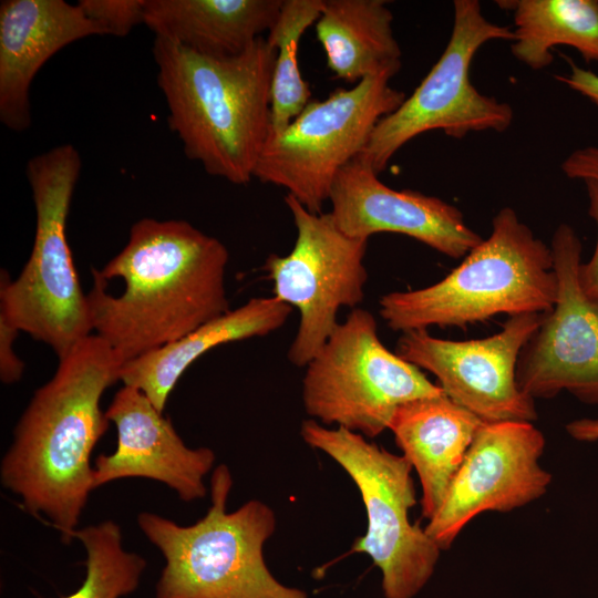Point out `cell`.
<instances>
[{
	"instance_id": "1",
	"label": "cell",
	"mask_w": 598,
	"mask_h": 598,
	"mask_svg": "<svg viewBox=\"0 0 598 598\" xmlns=\"http://www.w3.org/2000/svg\"><path fill=\"white\" fill-rule=\"evenodd\" d=\"M226 246L182 219L145 217L86 292L93 333L124 362L174 342L229 308Z\"/></svg>"
},
{
	"instance_id": "2",
	"label": "cell",
	"mask_w": 598,
	"mask_h": 598,
	"mask_svg": "<svg viewBox=\"0 0 598 598\" xmlns=\"http://www.w3.org/2000/svg\"><path fill=\"white\" fill-rule=\"evenodd\" d=\"M123 364L94 333L78 342L33 393L1 461L2 486L25 511L45 516L64 543L95 489L91 454L110 422L101 399L120 381Z\"/></svg>"
},
{
	"instance_id": "3",
	"label": "cell",
	"mask_w": 598,
	"mask_h": 598,
	"mask_svg": "<svg viewBox=\"0 0 598 598\" xmlns=\"http://www.w3.org/2000/svg\"><path fill=\"white\" fill-rule=\"evenodd\" d=\"M276 54L262 37L230 56L206 55L155 38L153 56L169 128L186 156L207 174L236 185L254 178L269 135Z\"/></svg>"
},
{
	"instance_id": "4",
	"label": "cell",
	"mask_w": 598,
	"mask_h": 598,
	"mask_svg": "<svg viewBox=\"0 0 598 598\" xmlns=\"http://www.w3.org/2000/svg\"><path fill=\"white\" fill-rule=\"evenodd\" d=\"M557 277L550 246L511 207L493 218L491 235L440 281L392 291L379 300L385 324L401 333L466 327L497 315L545 313L555 305Z\"/></svg>"
},
{
	"instance_id": "5",
	"label": "cell",
	"mask_w": 598,
	"mask_h": 598,
	"mask_svg": "<svg viewBox=\"0 0 598 598\" xmlns=\"http://www.w3.org/2000/svg\"><path fill=\"white\" fill-rule=\"evenodd\" d=\"M231 486L229 468L217 466L210 506L188 526L151 512L137 515L140 529L164 559L154 598H309L278 581L265 561V544L276 529L271 507L251 499L228 512Z\"/></svg>"
},
{
	"instance_id": "6",
	"label": "cell",
	"mask_w": 598,
	"mask_h": 598,
	"mask_svg": "<svg viewBox=\"0 0 598 598\" xmlns=\"http://www.w3.org/2000/svg\"><path fill=\"white\" fill-rule=\"evenodd\" d=\"M82 161L71 144L33 156L27 177L35 207V235L20 275L0 276V312L20 331L51 347L58 359L93 334L66 239V220Z\"/></svg>"
},
{
	"instance_id": "7",
	"label": "cell",
	"mask_w": 598,
	"mask_h": 598,
	"mask_svg": "<svg viewBox=\"0 0 598 598\" xmlns=\"http://www.w3.org/2000/svg\"><path fill=\"white\" fill-rule=\"evenodd\" d=\"M300 434L307 445L337 462L360 492L368 526L350 553L367 554L381 570L385 598H414L432 577L442 550L425 528L410 520L417 503L411 464L359 433L312 419L302 422Z\"/></svg>"
},
{
	"instance_id": "8",
	"label": "cell",
	"mask_w": 598,
	"mask_h": 598,
	"mask_svg": "<svg viewBox=\"0 0 598 598\" xmlns=\"http://www.w3.org/2000/svg\"><path fill=\"white\" fill-rule=\"evenodd\" d=\"M302 403L319 423L373 439L402 404L445 394L380 340L374 316L354 308L305 367Z\"/></svg>"
},
{
	"instance_id": "9",
	"label": "cell",
	"mask_w": 598,
	"mask_h": 598,
	"mask_svg": "<svg viewBox=\"0 0 598 598\" xmlns=\"http://www.w3.org/2000/svg\"><path fill=\"white\" fill-rule=\"evenodd\" d=\"M393 76H367L326 100L310 101L283 131L268 135L254 177L321 214L339 172L363 152L378 122L405 100L390 85Z\"/></svg>"
},
{
	"instance_id": "10",
	"label": "cell",
	"mask_w": 598,
	"mask_h": 598,
	"mask_svg": "<svg viewBox=\"0 0 598 598\" xmlns=\"http://www.w3.org/2000/svg\"><path fill=\"white\" fill-rule=\"evenodd\" d=\"M450 40L420 85L375 125L358 156L378 175L408 142L430 131L453 138L471 132L506 131L514 111L506 102L482 94L470 80L472 61L482 45L514 39L513 30L488 21L477 0H455Z\"/></svg>"
},
{
	"instance_id": "11",
	"label": "cell",
	"mask_w": 598,
	"mask_h": 598,
	"mask_svg": "<svg viewBox=\"0 0 598 598\" xmlns=\"http://www.w3.org/2000/svg\"><path fill=\"white\" fill-rule=\"evenodd\" d=\"M285 203L297 231L295 245L286 256L270 254L262 270L274 297L299 312L288 360L306 367L339 324V310L363 301L368 240L346 235L330 213H311L291 195Z\"/></svg>"
},
{
	"instance_id": "12",
	"label": "cell",
	"mask_w": 598,
	"mask_h": 598,
	"mask_svg": "<svg viewBox=\"0 0 598 598\" xmlns=\"http://www.w3.org/2000/svg\"><path fill=\"white\" fill-rule=\"evenodd\" d=\"M544 313L511 316L502 329L482 339L455 341L427 330L403 332L395 352L432 373L452 401L483 422L537 420L535 400L519 388V354Z\"/></svg>"
},
{
	"instance_id": "13",
	"label": "cell",
	"mask_w": 598,
	"mask_h": 598,
	"mask_svg": "<svg viewBox=\"0 0 598 598\" xmlns=\"http://www.w3.org/2000/svg\"><path fill=\"white\" fill-rule=\"evenodd\" d=\"M550 248L557 297L519 354L517 383L534 400L566 391L598 405V301L579 285L582 245L575 229L561 224Z\"/></svg>"
},
{
	"instance_id": "14",
	"label": "cell",
	"mask_w": 598,
	"mask_h": 598,
	"mask_svg": "<svg viewBox=\"0 0 598 598\" xmlns=\"http://www.w3.org/2000/svg\"><path fill=\"white\" fill-rule=\"evenodd\" d=\"M545 436L533 422H483L425 532L441 550L485 512L508 513L543 497L551 474L540 465Z\"/></svg>"
},
{
	"instance_id": "15",
	"label": "cell",
	"mask_w": 598,
	"mask_h": 598,
	"mask_svg": "<svg viewBox=\"0 0 598 598\" xmlns=\"http://www.w3.org/2000/svg\"><path fill=\"white\" fill-rule=\"evenodd\" d=\"M329 202L334 223L352 238L395 233L452 258L466 256L483 240L457 207L417 190L386 186L358 156L337 175Z\"/></svg>"
},
{
	"instance_id": "16",
	"label": "cell",
	"mask_w": 598,
	"mask_h": 598,
	"mask_svg": "<svg viewBox=\"0 0 598 598\" xmlns=\"http://www.w3.org/2000/svg\"><path fill=\"white\" fill-rule=\"evenodd\" d=\"M116 427V448L93 464L94 488L142 477L165 484L184 502L204 498V482L216 455L208 447H188L168 417L138 389L123 385L105 411Z\"/></svg>"
},
{
	"instance_id": "17",
	"label": "cell",
	"mask_w": 598,
	"mask_h": 598,
	"mask_svg": "<svg viewBox=\"0 0 598 598\" xmlns=\"http://www.w3.org/2000/svg\"><path fill=\"white\" fill-rule=\"evenodd\" d=\"M104 35L80 6L63 0H4L0 4V122L13 132L31 125L30 87L64 47Z\"/></svg>"
},
{
	"instance_id": "18",
	"label": "cell",
	"mask_w": 598,
	"mask_h": 598,
	"mask_svg": "<svg viewBox=\"0 0 598 598\" xmlns=\"http://www.w3.org/2000/svg\"><path fill=\"white\" fill-rule=\"evenodd\" d=\"M483 421L445 394L398 408L389 430L422 489L421 513L431 519L443 503Z\"/></svg>"
},
{
	"instance_id": "19",
	"label": "cell",
	"mask_w": 598,
	"mask_h": 598,
	"mask_svg": "<svg viewBox=\"0 0 598 598\" xmlns=\"http://www.w3.org/2000/svg\"><path fill=\"white\" fill-rule=\"evenodd\" d=\"M292 310L274 296L250 298L181 339L124 362L120 381L142 391L164 413L171 392L194 361L220 344L278 330Z\"/></svg>"
},
{
	"instance_id": "20",
	"label": "cell",
	"mask_w": 598,
	"mask_h": 598,
	"mask_svg": "<svg viewBox=\"0 0 598 598\" xmlns=\"http://www.w3.org/2000/svg\"><path fill=\"white\" fill-rule=\"evenodd\" d=\"M283 0H146L144 24L163 39L197 53L244 52L276 22Z\"/></svg>"
},
{
	"instance_id": "21",
	"label": "cell",
	"mask_w": 598,
	"mask_h": 598,
	"mask_svg": "<svg viewBox=\"0 0 598 598\" xmlns=\"http://www.w3.org/2000/svg\"><path fill=\"white\" fill-rule=\"evenodd\" d=\"M383 0H324L316 35L337 78L359 82L401 68L393 14Z\"/></svg>"
},
{
	"instance_id": "22",
	"label": "cell",
	"mask_w": 598,
	"mask_h": 598,
	"mask_svg": "<svg viewBox=\"0 0 598 598\" xmlns=\"http://www.w3.org/2000/svg\"><path fill=\"white\" fill-rule=\"evenodd\" d=\"M513 55L533 70L548 66L556 45L576 49L585 61H598L597 0H517Z\"/></svg>"
},
{
	"instance_id": "23",
	"label": "cell",
	"mask_w": 598,
	"mask_h": 598,
	"mask_svg": "<svg viewBox=\"0 0 598 598\" xmlns=\"http://www.w3.org/2000/svg\"><path fill=\"white\" fill-rule=\"evenodd\" d=\"M324 0H283L280 13L268 31L276 49L270 90L269 135L283 131L310 102L311 92L298 64L299 42L305 31L320 18Z\"/></svg>"
},
{
	"instance_id": "24",
	"label": "cell",
	"mask_w": 598,
	"mask_h": 598,
	"mask_svg": "<svg viewBox=\"0 0 598 598\" xmlns=\"http://www.w3.org/2000/svg\"><path fill=\"white\" fill-rule=\"evenodd\" d=\"M85 550V575L80 587L63 598H124L141 584L147 563L123 545L122 529L107 519L72 533Z\"/></svg>"
},
{
	"instance_id": "25",
	"label": "cell",
	"mask_w": 598,
	"mask_h": 598,
	"mask_svg": "<svg viewBox=\"0 0 598 598\" xmlns=\"http://www.w3.org/2000/svg\"><path fill=\"white\" fill-rule=\"evenodd\" d=\"M146 0H80L83 13L103 31L104 35L125 37L144 22Z\"/></svg>"
},
{
	"instance_id": "26",
	"label": "cell",
	"mask_w": 598,
	"mask_h": 598,
	"mask_svg": "<svg viewBox=\"0 0 598 598\" xmlns=\"http://www.w3.org/2000/svg\"><path fill=\"white\" fill-rule=\"evenodd\" d=\"M18 329L2 312H0V380L6 384L18 382L24 371V362L14 351Z\"/></svg>"
},
{
	"instance_id": "27",
	"label": "cell",
	"mask_w": 598,
	"mask_h": 598,
	"mask_svg": "<svg viewBox=\"0 0 598 598\" xmlns=\"http://www.w3.org/2000/svg\"><path fill=\"white\" fill-rule=\"evenodd\" d=\"M585 185L589 200L588 214L597 226V240L590 259L579 266L578 279L584 293L598 301V183L588 181Z\"/></svg>"
},
{
	"instance_id": "28",
	"label": "cell",
	"mask_w": 598,
	"mask_h": 598,
	"mask_svg": "<svg viewBox=\"0 0 598 598\" xmlns=\"http://www.w3.org/2000/svg\"><path fill=\"white\" fill-rule=\"evenodd\" d=\"M561 171L568 178L598 183V147L575 150L561 163Z\"/></svg>"
},
{
	"instance_id": "29",
	"label": "cell",
	"mask_w": 598,
	"mask_h": 598,
	"mask_svg": "<svg viewBox=\"0 0 598 598\" xmlns=\"http://www.w3.org/2000/svg\"><path fill=\"white\" fill-rule=\"evenodd\" d=\"M570 72L556 79L598 106V74L569 60Z\"/></svg>"
},
{
	"instance_id": "30",
	"label": "cell",
	"mask_w": 598,
	"mask_h": 598,
	"mask_svg": "<svg viewBox=\"0 0 598 598\" xmlns=\"http://www.w3.org/2000/svg\"><path fill=\"white\" fill-rule=\"evenodd\" d=\"M566 432L579 442H598V419H578L566 424Z\"/></svg>"
}]
</instances>
